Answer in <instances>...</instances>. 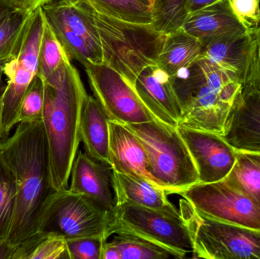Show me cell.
Here are the masks:
<instances>
[{
	"mask_svg": "<svg viewBox=\"0 0 260 259\" xmlns=\"http://www.w3.org/2000/svg\"><path fill=\"white\" fill-rule=\"evenodd\" d=\"M182 29L197 38L202 47L223 36L248 31L232 12L229 0H221L189 14Z\"/></svg>",
	"mask_w": 260,
	"mask_h": 259,
	"instance_id": "17",
	"label": "cell"
},
{
	"mask_svg": "<svg viewBox=\"0 0 260 259\" xmlns=\"http://www.w3.org/2000/svg\"><path fill=\"white\" fill-rule=\"evenodd\" d=\"M16 246L9 244L6 240H0V259H13Z\"/></svg>",
	"mask_w": 260,
	"mask_h": 259,
	"instance_id": "38",
	"label": "cell"
},
{
	"mask_svg": "<svg viewBox=\"0 0 260 259\" xmlns=\"http://www.w3.org/2000/svg\"><path fill=\"white\" fill-rule=\"evenodd\" d=\"M33 13L15 10L0 22V61L9 60L18 55Z\"/></svg>",
	"mask_w": 260,
	"mask_h": 259,
	"instance_id": "25",
	"label": "cell"
},
{
	"mask_svg": "<svg viewBox=\"0 0 260 259\" xmlns=\"http://www.w3.org/2000/svg\"><path fill=\"white\" fill-rule=\"evenodd\" d=\"M44 82L43 124L50 154L52 184L59 191L69 188L72 167L81 142L82 111L88 94L71 61Z\"/></svg>",
	"mask_w": 260,
	"mask_h": 259,
	"instance_id": "2",
	"label": "cell"
},
{
	"mask_svg": "<svg viewBox=\"0 0 260 259\" xmlns=\"http://www.w3.org/2000/svg\"><path fill=\"white\" fill-rule=\"evenodd\" d=\"M42 8L34 12L28 30L18 55L5 63L6 87L3 95V131L7 139L17 125L20 103L38 73L40 47L44 32Z\"/></svg>",
	"mask_w": 260,
	"mask_h": 259,
	"instance_id": "10",
	"label": "cell"
},
{
	"mask_svg": "<svg viewBox=\"0 0 260 259\" xmlns=\"http://www.w3.org/2000/svg\"><path fill=\"white\" fill-rule=\"evenodd\" d=\"M44 17L54 20L86 41L102 55V44L92 9L84 0H56L42 7Z\"/></svg>",
	"mask_w": 260,
	"mask_h": 259,
	"instance_id": "19",
	"label": "cell"
},
{
	"mask_svg": "<svg viewBox=\"0 0 260 259\" xmlns=\"http://www.w3.org/2000/svg\"><path fill=\"white\" fill-rule=\"evenodd\" d=\"M113 174L114 170L110 164L95 161L78 151L68 189L83 195L104 211L111 213L116 206Z\"/></svg>",
	"mask_w": 260,
	"mask_h": 259,
	"instance_id": "13",
	"label": "cell"
},
{
	"mask_svg": "<svg viewBox=\"0 0 260 259\" xmlns=\"http://www.w3.org/2000/svg\"><path fill=\"white\" fill-rule=\"evenodd\" d=\"M44 106V82L37 75L24 94L17 116V124L43 122Z\"/></svg>",
	"mask_w": 260,
	"mask_h": 259,
	"instance_id": "31",
	"label": "cell"
},
{
	"mask_svg": "<svg viewBox=\"0 0 260 259\" xmlns=\"http://www.w3.org/2000/svg\"><path fill=\"white\" fill-rule=\"evenodd\" d=\"M111 242L120 251L121 259L175 258L170 251L143 239L127 234H114Z\"/></svg>",
	"mask_w": 260,
	"mask_h": 259,
	"instance_id": "29",
	"label": "cell"
},
{
	"mask_svg": "<svg viewBox=\"0 0 260 259\" xmlns=\"http://www.w3.org/2000/svg\"><path fill=\"white\" fill-rule=\"evenodd\" d=\"M125 126L142 143L151 174L169 194L199 182L195 163L177 126L157 120Z\"/></svg>",
	"mask_w": 260,
	"mask_h": 259,
	"instance_id": "5",
	"label": "cell"
},
{
	"mask_svg": "<svg viewBox=\"0 0 260 259\" xmlns=\"http://www.w3.org/2000/svg\"><path fill=\"white\" fill-rule=\"evenodd\" d=\"M253 31L214 40L203 46L202 57L206 58L241 83H245L256 51Z\"/></svg>",
	"mask_w": 260,
	"mask_h": 259,
	"instance_id": "16",
	"label": "cell"
},
{
	"mask_svg": "<svg viewBox=\"0 0 260 259\" xmlns=\"http://www.w3.org/2000/svg\"><path fill=\"white\" fill-rule=\"evenodd\" d=\"M92 11L102 44V64L133 86L142 70L157 65L167 34L151 24L128 22Z\"/></svg>",
	"mask_w": 260,
	"mask_h": 259,
	"instance_id": "4",
	"label": "cell"
},
{
	"mask_svg": "<svg viewBox=\"0 0 260 259\" xmlns=\"http://www.w3.org/2000/svg\"><path fill=\"white\" fill-rule=\"evenodd\" d=\"M201 43L183 29L167 34L157 65L170 77L188 68L202 56Z\"/></svg>",
	"mask_w": 260,
	"mask_h": 259,
	"instance_id": "22",
	"label": "cell"
},
{
	"mask_svg": "<svg viewBox=\"0 0 260 259\" xmlns=\"http://www.w3.org/2000/svg\"><path fill=\"white\" fill-rule=\"evenodd\" d=\"M6 62H7V61H0V90L3 89L6 85V82L3 81V76H4L3 69H4L5 63H6Z\"/></svg>",
	"mask_w": 260,
	"mask_h": 259,
	"instance_id": "41",
	"label": "cell"
},
{
	"mask_svg": "<svg viewBox=\"0 0 260 259\" xmlns=\"http://www.w3.org/2000/svg\"><path fill=\"white\" fill-rule=\"evenodd\" d=\"M91 9L111 18L138 24H151V9L136 0H84Z\"/></svg>",
	"mask_w": 260,
	"mask_h": 259,
	"instance_id": "26",
	"label": "cell"
},
{
	"mask_svg": "<svg viewBox=\"0 0 260 259\" xmlns=\"http://www.w3.org/2000/svg\"><path fill=\"white\" fill-rule=\"evenodd\" d=\"M171 79L181 106L179 125L225 136L243 84L202 56Z\"/></svg>",
	"mask_w": 260,
	"mask_h": 259,
	"instance_id": "3",
	"label": "cell"
},
{
	"mask_svg": "<svg viewBox=\"0 0 260 259\" xmlns=\"http://www.w3.org/2000/svg\"><path fill=\"white\" fill-rule=\"evenodd\" d=\"M90 88L110 120L123 125L156 120L124 78L104 64L85 67Z\"/></svg>",
	"mask_w": 260,
	"mask_h": 259,
	"instance_id": "11",
	"label": "cell"
},
{
	"mask_svg": "<svg viewBox=\"0 0 260 259\" xmlns=\"http://www.w3.org/2000/svg\"><path fill=\"white\" fill-rule=\"evenodd\" d=\"M109 120L99 101L88 95L81 120V141L88 156L108 164H110Z\"/></svg>",
	"mask_w": 260,
	"mask_h": 259,
	"instance_id": "21",
	"label": "cell"
},
{
	"mask_svg": "<svg viewBox=\"0 0 260 259\" xmlns=\"http://www.w3.org/2000/svg\"><path fill=\"white\" fill-rule=\"evenodd\" d=\"M109 162L113 170L163 188L151 174L146 152L136 135L114 120H109Z\"/></svg>",
	"mask_w": 260,
	"mask_h": 259,
	"instance_id": "15",
	"label": "cell"
},
{
	"mask_svg": "<svg viewBox=\"0 0 260 259\" xmlns=\"http://www.w3.org/2000/svg\"><path fill=\"white\" fill-rule=\"evenodd\" d=\"M15 10L16 9L9 2L6 0H0V22Z\"/></svg>",
	"mask_w": 260,
	"mask_h": 259,
	"instance_id": "39",
	"label": "cell"
},
{
	"mask_svg": "<svg viewBox=\"0 0 260 259\" xmlns=\"http://www.w3.org/2000/svg\"><path fill=\"white\" fill-rule=\"evenodd\" d=\"M151 12V25L165 34L181 29L189 15L186 0H153Z\"/></svg>",
	"mask_w": 260,
	"mask_h": 259,
	"instance_id": "28",
	"label": "cell"
},
{
	"mask_svg": "<svg viewBox=\"0 0 260 259\" xmlns=\"http://www.w3.org/2000/svg\"><path fill=\"white\" fill-rule=\"evenodd\" d=\"M6 87H4L3 89L0 90V144L6 140V138H5L4 135H3V95H4Z\"/></svg>",
	"mask_w": 260,
	"mask_h": 259,
	"instance_id": "40",
	"label": "cell"
},
{
	"mask_svg": "<svg viewBox=\"0 0 260 259\" xmlns=\"http://www.w3.org/2000/svg\"><path fill=\"white\" fill-rule=\"evenodd\" d=\"M224 138L235 147L260 149V93L243 86Z\"/></svg>",
	"mask_w": 260,
	"mask_h": 259,
	"instance_id": "18",
	"label": "cell"
},
{
	"mask_svg": "<svg viewBox=\"0 0 260 259\" xmlns=\"http://www.w3.org/2000/svg\"><path fill=\"white\" fill-rule=\"evenodd\" d=\"M16 10L24 12H34L39 8H42L53 0H6Z\"/></svg>",
	"mask_w": 260,
	"mask_h": 259,
	"instance_id": "35",
	"label": "cell"
},
{
	"mask_svg": "<svg viewBox=\"0 0 260 259\" xmlns=\"http://www.w3.org/2000/svg\"><path fill=\"white\" fill-rule=\"evenodd\" d=\"M101 259H121V255L112 242L107 241L102 249Z\"/></svg>",
	"mask_w": 260,
	"mask_h": 259,
	"instance_id": "36",
	"label": "cell"
},
{
	"mask_svg": "<svg viewBox=\"0 0 260 259\" xmlns=\"http://www.w3.org/2000/svg\"><path fill=\"white\" fill-rule=\"evenodd\" d=\"M17 189L12 172L0 161V240H6L15 215Z\"/></svg>",
	"mask_w": 260,
	"mask_h": 259,
	"instance_id": "30",
	"label": "cell"
},
{
	"mask_svg": "<svg viewBox=\"0 0 260 259\" xmlns=\"http://www.w3.org/2000/svg\"><path fill=\"white\" fill-rule=\"evenodd\" d=\"M219 1L221 0H186V7L190 14Z\"/></svg>",
	"mask_w": 260,
	"mask_h": 259,
	"instance_id": "37",
	"label": "cell"
},
{
	"mask_svg": "<svg viewBox=\"0 0 260 259\" xmlns=\"http://www.w3.org/2000/svg\"><path fill=\"white\" fill-rule=\"evenodd\" d=\"M116 205L128 202L150 209L173 214H180V209L168 199L169 193L145 179L133 177L114 171Z\"/></svg>",
	"mask_w": 260,
	"mask_h": 259,
	"instance_id": "20",
	"label": "cell"
},
{
	"mask_svg": "<svg viewBox=\"0 0 260 259\" xmlns=\"http://www.w3.org/2000/svg\"><path fill=\"white\" fill-rule=\"evenodd\" d=\"M235 151L236 161L226 180L260 205V149L235 147Z\"/></svg>",
	"mask_w": 260,
	"mask_h": 259,
	"instance_id": "23",
	"label": "cell"
},
{
	"mask_svg": "<svg viewBox=\"0 0 260 259\" xmlns=\"http://www.w3.org/2000/svg\"><path fill=\"white\" fill-rule=\"evenodd\" d=\"M244 86L248 87L260 93V48L257 44L251 67Z\"/></svg>",
	"mask_w": 260,
	"mask_h": 259,
	"instance_id": "34",
	"label": "cell"
},
{
	"mask_svg": "<svg viewBox=\"0 0 260 259\" xmlns=\"http://www.w3.org/2000/svg\"><path fill=\"white\" fill-rule=\"evenodd\" d=\"M70 61L71 59L45 20L40 47L38 76L44 81L49 80Z\"/></svg>",
	"mask_w": 260,
	"mask_h": 259,
	"instance_id": "27",
	"label": "cell"
},
{
	"mask_svg": "<svg viewBox=\"0 0 260 259\" xmlns=\"http://www.w3.org/2000/svg\"><path fill=\"white\" fill-rule=\"evenodd\" d=\"M70 259H101L104 245L108 240L89 237L67 240Z\"/></svg>",
	"mask_w": 260,
	"mask_h": 259,
	"instance_id": "32",
	"label": "cell"
},
{
	"mask_svg": "<svg viewBox=\"0 0 260 259\" xmlns=\"http://www.w3.org/2000/svg\"><path fill=\"white\" fill-rule=\"evenodd\" d=\"M110 220L111 213L67 188L55 192L50 198L40 220L38 232L67 240L89 237L108 240Z\"/></svg>",
	"mask_w": 260,
	"mask_h": 259,
	"instance_id": "8",
	"label": "cell"
},
{
	"mask_svg": "<svg viewBox=\"0 0 260 259\" xmlns=\"http://www.w3.org/2000/svg\"><path fill=\"white\" fill-rule=\"evenodd\" d=\"M13 259H70L62 237L38 232L16 246Z\"/></svg>",
	"mask_w": 260,
	"mask_h": 259,
	"instance_id": "24",
	"label": "cell"
},
{
	"mask_svg": "<svg viewBox=\"0 0 260 259\" xmlns=\"http://www.w3.org/2000/svg\"><path fill=\"white\" fill-rule=\"evenodd\" d=\"M177 128L195 163L199 182L210 183L225 179L236 161L235 147L218 134L181 125Z\"/></svg>",
	"mask_w": 260,
	"mask_h": 259,
	"instance_id": "12",
	"label": "cell"
},
{
	"mask_svg": "<svg viewBox=\"0 0 260 259\" xmlns=\"http://www.w3.org/2000/svg\"><path fill=\"white\" fill-rule=\"evenodd\" d=\"M253 34H254L256 44H257L258 47H259L260 48V25L258 28H256V30H253Z\"/></svg>",
	"mask_w": 260,
	"mask_h": 259,
	"instance_id": "42",
	"label": "cell"
},
{
	"mask_svg": "<svg viewBox=\"0 0 260 259\" xmlns=\"http://www.w3.org/2000/svg\"><path fill=\"white\" fill-rule=\"evenodd\" d=\"M118 234L151 242L170 251L176 258H183L193 252L190 233L181 214H170L128 202L117 204L111 213L108 235Z\"/></svg>",
	"mask_w": 260,
	"mask_h": 259,
	"instance_id": "6",
	"label": "cell"
},
{
	"mask_svg": "<svg viewBox=\"0 0 260 259\" xmlns=\"http://www.w3.org/2000/svg\"><path fill=\"white\" fill-rule=\"evenodd\" d=\"M0 161L16 184L15 215L6 241L17 246L38 232L43 212L56 191L43 122L18 123L13 135L0 144Z\"/></svg>",
	"mask_w": 260,
	"mask_h": 259,
	"instance_id": "1",
	"label": "cell"
},
{
	"mask_svg": "<svg viewBox=\"0 0 260 259\" xmlns=\"http://www.w3.org/2000/svg\"><path fill=\"white\" fill-rule=\"evenodd\" d=\"M232 12L248 31L260 25V0H229Z\"/></svg>",
	"mask_w": 260,
	"mask_h": 259,
	"instance_id": "33",
	"label": "cell"
},
{
	"mask_svg": "<svg viewBox=\"0 0 260 259\" xmlns=\"http://www.w3.org/2000/svg\"><path fill=\"white\" fill-rule=\"evenodd\" d=\"M177 195L206 218L260 231V205L226 179L197 182Z\"/></svg>",
	"mask_w": 260,
	"mask_h": 259,
	"instance_id": "9",
	"label": "cell"
},
{
	"mask_svg": "<svg viewBox=\"0 0 260 259\" xmlns=\"http://www.w3.org/2000/svg\"><path fill=\"white\" fill-rule=\"evenodd\" d=\"M180 211L190 233L193 258L260 259V231L206 218L184 199Z\"/></svg>",
	"mask_w": 260,
	"mask_h": 259,
	"instance_id": "7",
	"label": "cell"
},
{
	"mask_svg": "<svg viewBox=\"0 0 260 259\" xmlns=\"http://www.w3.org/2000/svg\"><path fill=\"white\" fill-rule=\"evenodd\" d=\"M139 2L141 4L144 5V6H148L151 9V5H152L153 0H136Z\"/></svg>",
	"mask_w": 260,
	"mask_h": 259,
	"instance_id": "43",
	"label": "cell"
},
{
	"mask_svg": "<svg viewBox=\"0 0 260 259\" xmlns=\"http://www.w3.org/2000/svg\"><path fill=\"white\" fill-rule=\"evenodd\" d=\"M133 87L156 120L174 127L178 126L181 106L171 77L165 71L157 65L146 67L138 76Z\"/></svg>",
	"mask_w": 260,
	"mask_h": 259,
	"instance_id": "14",
	"label": "cell"
}]
</instances>
